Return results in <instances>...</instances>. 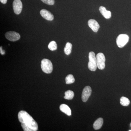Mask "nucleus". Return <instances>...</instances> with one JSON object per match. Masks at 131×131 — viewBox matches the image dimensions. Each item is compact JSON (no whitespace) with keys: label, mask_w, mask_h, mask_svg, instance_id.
<instances>
[{"label":"nucleus","mask_w":131,"mask_h":131,"mask_svg":"<svg viewBox=\"0 0 131 131\" xmlns=\"http://www.w3.org/2000/svg\"><path fill=\"white\" fill-rule=\"evenodd\" d=\"M129 131H131V130H129Z\"/></svg>","instance_id":"4be33fe9"},{"label":"nucleus","mask_w":131,"mask_h":131,"mask_svg":"<svg viewBox=\"0 0 131 131\" xmlns=\"http://www.w3.org/2000/svg\"><path fill=\"white\" fill-rule=\"evenodd\" d=\"M66 83L67 84H70L74 82L75 80L73 75H68L65 78Z\"/></svg>","instance_id":"f3484780"},{"label":"nucleus","mask_w":131,"mask_h":131,"mask_svg":"<svg viewBox=\"0 0 131 131\" xmlns=\"http://www.w3.org/2000/svg\"><path fill=\"white\" fill-rule=\"evenodd\" d=\"M0 52H1V53L2 55H4V54H5V51L3 50H2V47H1V48H0Z\"/></svg>","instance_id":"aec40b11"},{"label":"nucleus","mask_w":131,"mask_h":131,"mask_svg":"<svg viewBox=\"0 0 131 131\" xmlns=\"http://www.w3.org/2000/svg\"><path fill=\"white\" fill-rule=\"evenodd\" d=\"M44 3L50 5H54L55 1L54 0H41Z\"/></svg>","instance_id":"6ab92c4d"},{"label":"nucleus","mask_w":131,"mask_h":131,"mask_svg":"<svg viewBox=\"0 0 131 131\" xmlns=\"http://www.w3.org/2000/svg\"><path fill=\"white\" fill-rule=\"evenodd\" d=\"M88 25L91 30L94 32H97L100 28V26L99 24L94 19H91L89 20L88 21Z\"/></svg>","instance_id":"9d476101"},{"label":"nucleus","mask_w":131,"mask_h":131,"mask_svg":"<svg viewBox=\"0 0 131 131\" xmlns=\"http://www.w3.org/2000/svg\"><path fill=\"white\" fill-rule=\"evenodd\" d=\"M105 57L102 53H99L96 56L97 68L100 70H103L105 67Z\"/></svg>","instance_id":"39448f33"},{"label":"nucleus","mask_w":131,"mask_h":131,"mask_svg":"<svg viewBox=\"0 0 131 131\" xmlns=\"http://www.w3.org/2000/svg\"></svg>","instance_id":"5701e85b"},{"label":"nucleus","mask_w":131,"mask_h":131,"mask_svg":"<svg viewBox=\"0 0 131 131\" xmlns=\"http://www.w3.org/2000/svg\"><path fill=\"white\" fill-rule=\"evenodd\" d=\"M129 40V37L126 34H120L117 37L116 39V43L118 47L122 48L128 43Z\"/></svg>","instance_id":"20e7f679"},{"label":"nucleus","mask_w":131,"mask_h":131,"mask_svg":"<svg viewBox=\"0 0 131 131\" xmlns=\"http://www.w3.org/2000/svg\"><path fill=\"white\" fill-rule=\"evenodd\" d=\"M59 108L61 112L64 113L68 116H70L71 115V110L70 108L67 105L64 104H62L60 105Z\"/></svg>","instance_id":"f8f14e48"},{"label":"nucleus","mask_w":131,"mask_h":131,"mask_svg":"<svg viewBox=\"0 0 131 131\" xmlns=\"http://www.w3.org/2000/svg\"><path fill=\"white\" fill-rule=\"evenodd\" d=\"M89 62L88 64L89 69L91 71H95L97 69V66L96 57L94 52L91 51L89 52Z\"/></svg>","instance_id":"7ed1b4c3"},{"label":"nucleus","mask_w":131,"mask_h":131,"mask_svg":"<svg viewBox=\"0 0 131 131\" xmlns=\"http://www.w3.org/2000/svg\"><path fill=\"white\" fill-rule=\"evenodd\" d=\"M99 10L101 13L106 19H110L111 17V13L110 11H107L106 8L103 6H101L99 8Z\"/></svg>","instance_id":"9b49d317"},{"label":"nucleus","mask_w":131,"mask_h":131,"mask_svg":"<svg viewBox=\"0 0 131 131\" xmlns=\"http://www.w3.org/2000/svg\"><path fill=\"white\" fill-rule=\"evenodd\" d=\"M65 96L64 98V99L68 100H71L74 98V94L73 91L70 90L66 91L65 92Z\"/></svg>","instance_id":"2eb2a0df"},{"label":"nucleus","mask_w":131,"mask_h":131,"mask_svg":"<svg viewBox=\"0 0 131 131\" xmlns=\"http://www.w3.org/2000/svg\"><path fill=\"white\" fill-rule=\"evenodd\" d=\"M23 5L20 0H14L13 2V8L15 13L19 14L22 11Z\"/></svg>","instance_id":"0eeeda50"},{"label":"nucleus","mask_w":131,"mask_h":131,"mask_svg":"<svg viewBox=\"0 0 131 131\" xmlns=\"http://www.w3.org/2000/svg\"><path fill=\"white\" fill-rule=\"evenodd\" d=\"M18 118L24 131L38 130L37 123L27 112L25 111H20L19 112Z\"/></svg>","instance_id":"f257e3e1"},{"label":"nucleus","mask_w":131,"mask_h":131,"mask_svg":"<svg viewBox=\"0 0 131 131\" xmlns=\"http://www.w3.org/2000/svg\"><path fill=\"white\" fill-rule=\"evenodd\" d=\"M72 45L70 42H67L64 51L65 54L67 55H70L72 50Z\"/></svg>","instance_id":"4468645a"},{"label":"nucleus","mask_w":131,"mask_h":131,"mask_svg":"<svg viewBox=\"0 0 131 131\" xmlns=\"http://www.w3.org/2000/svg\"><path fill=\"white\" fill-rule=\"evenodd\" d=\"M103 119L102 118H100L95 121L93 124L94 129L95 130H99L100 129L103 125Z\"/></svg>","instance_id":"ddd939ff"},{"label":"nucleus","mask_w":131,"mask_h":131,"mask_svg":"<svg viewBox=\"0 0 131 131\" xmlns=\"http://www.w3.org/2000/svg\"><path fill=\"white\" fill-rule=\"evenodd\" d=\"M5 35L8 40L12 42L19 40L20 37V35L19 33L14 31L8 32L5 34Z\"/></svg>","instance_id":"423d86ee"},{"label":"nucleus","mask_w":131,"mask_h":131,"mask_svg":"<svg viewBox=\"0 0 131 131\" xmlns=\"http://www.w3.org/2000/svg\"><path fill=\"white\" fill-rule=\"evenodd\" d=\"M0 1L3 4H5L7 2V0H0Z\"/></svg>","instance_id":"412c9836"},{"label":"nucleus","mask_w":131,"mask_h":131,"mask_svg":"<svg viewBox=\"0 0 131 131\" xmlns=\"http://www.w3.org/2000/svg\"><path fill=\"white\" fill-rule=\"evenodd\" d=\"M41 69L46 74L51 73L53 70V66L51 61L47 59H44L41 61Z\"/></svg>","instance_id":"f03ea898"},{"label":"nucleus","mask_w":131,"mask_h":131,"mask_svg":"<svg viewBox=\"0 0 131 131\" xmlns=\"http://www.w3.org/2000/svg\"><path fill=\"white\" fill-rule=\"evenodd\" d=\"M91 92L92 90L91 87L89 86H86L84 88L82 95V100L83 102H86L88 101L90 96L91 95Z\"/></svg>","instance_id":"6e6552de"},{"label":"nucleus","mask_w":131,"mask_h":131,"mask_svg":"<svg viewBox=\"0 0 131 131\" xmlns=\"http://www.w3.org/2000/svg\"><path fill=\"white\" fill-rule=\"evenodd\" d=\"M130 101L129 99L126 97L122 96L120 99V103L122 106H127L129 105Z\"/></svg>","instance_id":"dca6fc26"},{"label":"nucleus","mask_w":131,"mask_h":131,"mask_svg":"<svg viewBox=\"0 0 131 131\" xmlns=\"http://www.w3.org/2000/svg\"><path fill=\"white\" fill-rule=\"evenodd\" d=\"M41 16L46 19L49 21H52L54 19V16L48 10L46 9H42L40 11Z\"/></svg>","instance_id":"1a4fd4ad"},{"label":"nucleus","mask_w":131,"mask_h":131,"mask_svg":"<svg viewBox=\"0 0 131 131\" xmlns=\"http://www.w3.org/2000/svg\"><path fill=\"white\" fill-rule=\"evenodd\" d=\"M48 48L50 50H56L57 49V45L55 41H52L49 43Z\"/></svg>","instance_id":"a211bd4d"}]
</instances>
